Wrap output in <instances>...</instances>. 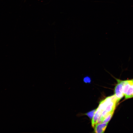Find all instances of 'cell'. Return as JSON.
I'll return each instance as SVG.
<instances>
[{
    "label": "cell",
    "mask_w": 133,
    "mask_h": 133,
    "mask_svg": "<svg viewBox=\"0 0 133 133\" xmlns=\"http://www.w3.org/2000/svg\"><path fill=\"white\" fill-rule=\"evenodd\" d=\"M125 95L126 99L133 97V84L129 87Z\"/></svg>",
    "instance_id": "4"
},
{
    "label": "cell",
    "mask_w": 133,
    "mask_h": 133,
    "mask_svg": "<svg viewBox=\"0 0 133 133\" xmlns=\"http://www.w3.org/2000/svg\"><path fill=\"white\" fill-rule=\"evenodd\" d=\"M117 83L116 85L115 89V95L117 99V103L124 96L123 93V86L125 83L126 81H121L116 79Z\"/></svg>",
    "instance_id": "1"
},
{
    "label": "cell",
    "mask_w": 133,
    "mask_h": 133,
    "mask_svg": "<svg viewBox=\"0 0 133 133\" xmlns=\"http://www.w3.org/2000/svg\"><path fill=\"white\" fill-rule=\"evenodd\" d=\"M114 111L110 113L103 120L102 123H108L111 119L113 114Z\"/></svg>",
    "instance_id": "5"
},
{
    "label": "cell",
    "mask_w": 133,
    "mask_h": 133,
    "mask_svg": "<svg viewBox=\"0 0 133 133\" xmlns=\"http://www.w3.org/2000/svg\"><path fill=\"white\" fill-rule=\"evenodd\" d=\"M108 123H101L96 125L94 127V132L95 133H103L105 131Z\"/></svg>",
    "instance_id": "2"
},
{
    "label": "cell",
    "mask_w": 133,
    "mask_h": 133,
    "mask_svg": "<svg viewBox=\"0 0 133 133\" xmlns=\"http://www.w3.org/2000/svg\"><path fill=\"white\" fill-rule=\"evenodd\" d=\"M133 84V80H126V82L123 86V93L124 95H125L128 88Z\"/></svg>",
    "instance_id": "3"
},
{
    "label": "cell",
    "mask_w": 133,
    "mask_h": 133,
    "mask_svg": "<svg viewBox=\"0 0 133 133\" xmlns=\"http://www.w3.org/2000/svg\"><path fill=\"white\" fill-rule=\"evenodd\" d=\"M96 110V109L93 110L85 114V115L88 116L90 119H92Z\"/></svg>",
    "instance_id": "6"
},
{
    "label": "cell",
    "mask_w": 133,
    "mask_h": 133,
    "mask_svg": "<svg viewBox=\"0 0 133 133\" xmlns=\"http://www.w3.org/2000/svg\"><path fill=\"white\" fill-rule=\"evenodd\" d=\"M83 81L84 82L86 83H90L91 81V79L89 77L87 76L83 78Z\"/></svg>",
    "instance_id": "7"
}]
</instances>
